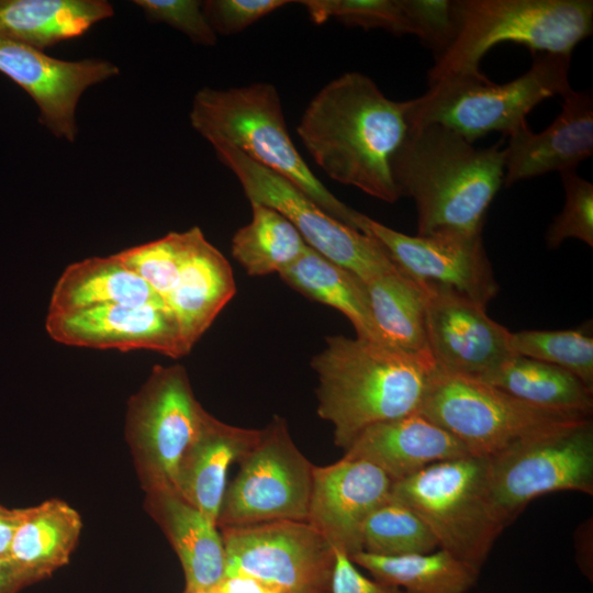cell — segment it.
I'll list each match as a JSON object with an SVG mask.
<instances>
[{
	"label": "cell",
	"mask_w": 593,
	"mask_h": 593,
	"mask_svg": "<svg viewBox=\"0 0 593 593\" xmlns=\"http://www.w3.org/2000/svg\"><path fill=\"white\" fill-rule=\"evenodd\" d=\"M407 100L389 99L368 76L350 71L326 83L306 105L296 132L333 180L393 203L391 170L409 123Z\"/></svg>",
	"instance_id": "obj_1"
},
{
	"label": "cell",
	"mask_w": 593,
	"mask_h": 593,
	"mask_svg": "<svg viewBox=\"0 0 593 593\" xmlns=\"http://www.w3.org/2000/svg\"><path fill=\"white\" fill-rule=\"evenodd\" d=\"M501 144L478 148L438 124L409 127L391 170L400 195L415 203L417 235L482 234L504 180Z\"/></svg>",
	"instance_id": "obj_2"
},
{
	"label": "cell",
	"mask_w": 593,
	"mask_h": 593,
	"mask_svg": "<svg viewBox=\"0 0 593 593\" xmlns=\"http://www.w3.org/2000/svg\"><path fill=\"white\" fill-rule=\"evenodd\" d=\"M311 366L318 377L317 414L344 450L367 427L417 413L437 372L432 357L344 335L326 337Z\"/></svg>",
	"instance_id": "obj_3"
},
{
	"label": "cell",
	"mask_w": 593,
	"mask_h": 593,
	"mask_svg": "<svg viewBox=\"0 0 593 593\" xmlns=\"http://www.w3.org/2000/svg\"><path fill=\"white\" fill-rule=\"evenodd\" d=\"M191 126L212 146L227 145L279 175L326 213L359 231L361 213L336 198L306 165L288 132L276 87H204L193 97Z\"/></svg>",
	"instance_id": "obj_4"
},
{
	"label": "cell",
	"mask_w": 593,
	"mask_h": 593,
	"mask_svg": "<svg viewBox=\"0 0 593 593\" xmlns=\"http://www.w3.org/2000/svg\"><path fill=\"white\" fill-rule=\"evenodd\" d=\"M458 29L435 59L428 83L455 76H482L483 56L505 42L535 54L571 56L593 31L592 0H457Z\"/></svg>",
	"instance_id": "obj_5"
},
{
	"label": "cell",
	"mask_w": 593,
	"mask_h": 593,
	"mask_svg": "<svg viewBox=\"0 0 593 593\" xmlns=\"http://www.w3.org/2000/svg\"><path fill=\"white\" fill-rule=\"evenodd\" d=\"M571 56L540 54L522 76L495 83L484 75L455 76L428 83L407 100L409 127L438 124L470 143L491 132L510 136L527 124V114L548 98L570 89Z\"/></svg>",
	"instance_id": "obj_6"
},
{
	"label": "cell",
	"mask_w": 593,
	"mask_h": 593,
	"mask_svg": "<svg viewBox=\"0 0 593 593\" xmlns=\"http://www.w3.org/2000/svg\"><path fill=\"white\" fill-rule=\"evenodd\" d=\"M391 496L413 510L443 549L479 572L505 528L488 483V459L465 456L394 481Z\"/></svg>",
	"instance_id": "obj_7"
},
{
	"label": "cell",
	"mask_w": 593,
	"mask_h": 593,
	"mask_svg": "<svg viewBox=\"0 0 593 593\" xmlns=\"http://www.w3.org/2000/svg\"><path fill=\"white\" fill-rule=\"evenodd\" d=\"M470 455L489 458L513 444L591 417L528 404L478 379L435 373L418 412Z\"/></svg>",
	"instance_id": "obj_8"
},
{
	"label": "cell",
	"mask_w": 593,
	"mask_h": 593,
	"mask_svg": "<svg viewBox=\"0 0 593 593\" xmlns=\"http://www.w3.org/2000/svg\"><path fill=\"white\" fill-rule=\"evenodd\" d=\"M488 483L507 527L535 499L561 491L593 494V422L578 419L486 458Z\"/></svg>",
	"instance_id": "obj_9"
},
{
	"label": "cell",
	"mask_w": 593,
	"mask_h": 593,
	"mask_svg": "<svg viewBox=\"0 0 593 593\" xmlns=\"http://www.w3.org/2000/svg\"><path fill=\"white\" fill-rule=\"evenodd\" d=\"M181 365L153 367L128 401L126 437L145 491H175L179 462L209 416Z\"/></svg>",
	"instance_id": "obj_10"
},
{
	"label": "cell",
	"mask_w": 593,
	"mask_h": 593,
	"mask_svg": "<svg viewBox=\"0 0 593 593\" xmlns=\"http://www.w3.org/2000/svg\"><path fill=\"white\" fill-rule=\"evenodd\" d=\"M227 484L217 527L307 519L313 468L294 445L287 423L275 416L238 462Z\"/></svg>",
	"instance_id": "obj_11"
},
{
	"label": "cell",
	"mask_w": 593,
	"mask_h": 593,
	"mask_svg": "<svg viewBox=\"0 0 593 593\" xmlns=\"http://www.w3.org/2000/svg\"><path fill=\"white\" fill-rule=\"evenodd\" d=\"M217 158L237 177L249 202L280 212L309 247L355 273L363 282L396 269L370 235L326 213L301 190L227 145L213 146Z\"/></svg>",
	"instance_id": "obj_12"
},
{
	"label": "cell",
	"mask_w": 593,
	"mask_h": 593,
	"mask_svg": "<svg viewBox=\"0 0 593 593\" xmlns=\"http://www.w3.org/2000/svg\"><path fill=\"white\" fill-rule=\"evenodd\" d=\"M225 575H246L282 593H331L335 548L305 521L222 527Z\"/></svg>",
	"instance_id": "obj_13"
},
{
	"label": "cell",
	"mask_w": 593,
	"mask_h": 593,
	"mask_svg": "<svg viewBox=\"0 0 593 593\" xmlns=\"http://www.w3.org/2000/svg\"><path fill=\"white\" fill-rule=\"evenodd\" d=\"M359 231L372 236L400 271L428 286L455 291L483 306L497 294L482 234L407 235L361 213Z\"/></svg>",
	"instance_id": "obj_14"
},
{
	"label": "cell",
	"mask_w": 593,
	"mask_h": 593,
	"mask_svg": "<svg viewBox=\"0 0 593 593\" xmlns=\"http://www.w3.org/2000/svg\"><path fill=\"white\" fill-rule=\"evenodd\" d=\"M423 286L428 347L438 371L481 380L515 355L512 332L492 320L485 306L455 291Z\"/></svg>",
	"instance_id": "obj_15"
},
{
	"label": "cell",
	"mask_w": 593,
	"mask_h": 593,
	"mask_svg": "<svg viewBox=\"0 0 593 593\" xmlns=\"http://www.w3.org/2000/svg\"><path fill=\"white\" fill-rule=\"evenodd\" d=\"M0 72L20 86L35 102L40 122L57 138L75 142L76 110L91 86L120 74L105 59L63 60L0 35Z\"/></svg>",
	"instance_id": "obj_16"
},
{
	"label": "cell",
	"mask_w": 593,
	"mask_h": 593,
	"mask_svg": "<svg viewBox=\"0 0 593 593\" xmlns=\"http://www.w3.org/2000/svg\"><path fill=\"white\" fill-rule=\"evenodd\" d=\"M45 329L63 345L121 351L145 349L171 358L189 354L165 304H109L47 313Z\"/></svg>",
	"instance_id": "obj_17"
},
{
	"label": "cell",
	"mask_w": 593,
	"mask_h": 593,
	"mask_svg": "<svg viewBox=\"0 0 593 593\" xmlns=\"http://www.w3.org/2000/svg\"><path fill=\"white\" fill-rule=\"evenodd\" d=\"M393 481L362 459L314 466L307 519L329 544L349 557L361 551V528L369 514L391 497Z\"/></svg>",
	"instance_id": "obj_18"
},
{
	"label": "cell",
	"mask_w": 593,
	"mask_h": 593,
	"mask_svg": "<svg viewBox=\"0 0 593 593\" xmlns=\"http://www.w3.org/2000/svg\"><path fill=\"white\" fill-rule=\"evenodd\" d=\"M561 98V111L547 128L534 133L525 124L507 136L505 187L553 171L575 170L581 161L592 156V93L571 88Z\"/></svg>",
	"instance_id": "obj_19"
},
{
	"label": "cell",
	"mask_w": 593,
	"mask_h": 593,
	"mask_svg": "<svg viewBox=\"0 0 593 593\" xmlns=\"http://www.w3.org/2000/svg\"><path fill=\"white\" fill-rule=\"evenodd\" d=\"M469 455L449 432L413 413L367 427L345 449L344 457L369 461L394 482L429 465Z\"/></svg>",
	"instance_id": "obj_20"
},
{
	"label": "cell",
	"mask_w": 593,
	"mask_h": 593,
	"mask_svg": "<svg viewBox=\"0 0 593 593\" xmlns=\"http://www.w3.org/2000/svg\"><path fill=\"white\" fill-rule=\"evenodd\" d=\"M190 238L177 284L165 301L190 353L236 293L232 267L200 227Z\"/></svg>",
	"instance_id": "obj_21"
},
{
	"label": "cell",
	"mask_w": 593,
	"mask_h": 593,
	"mask_svg": "<svg viewBox=\"0 0 593 593\" xmlns=\"http://www.w3.org/2000/svg\"><path fill=\"white\" fill-rule=\"evenodd\" d=\"M260 432L209 414L179 462L175 492L217 525L228 468L253 448Z\"/></svg>",
	"instance_id": "obj_22"
},
{
	"label": "cell",
	"mask_w": 593,
	"mask_h": 593,
	"mask_svg": "<svg viewBox=\"0 0 593 593\" xmlns=\"http://www.w3.org/2000/svg\"><path fill=\"white\" fill-rule=\"evenodd\" d=\"M147 508L181 562L186 589L213 591L226 574L225 548L216 523L171 490L148 492Z\"/></svg>",
	"instance_id": "obj_23"
},
{
	"label": "cell",
	"mask_w": 593,
	"mask_h": 593,
	"mask_svg": "<svg viewBox=\"0 0 593 593\" xmlns=\"http://www.w3.org/2000/svg\"><path fill=\"white\" fill-rule=\"evenodd\" d=\"M81 528L80 515L64 501L53 499L26 507L8 559L26 584L45 579L69 561Z\"/></svg>",
	"instance_id": "obj_24"
},
{
	"label": "cell",
	"mask_w": 593,
	"mask_h": 593,
	"mask_svg": "<svg viewBox=\"0 0 593 593\" xmlns=\"http://www.w3.org/2000/svg\"><path fill=\"white\" fill-rule=\"evenodd\" d=\"M109 304H165L115 254L69 265L56 281L47 313Z\"/></svg>",
	"instance_id": "obj_25"
},
{
	"label": "cell",
	"mask_w": 593,
	"mask_h": 593,
	"mask_svg": "<svg viewBox=\"0 0 593 593\" xmlns=\"http://www.w3.org/2000/svg\"><path fill=\"white\" fill-rule=\"evenodd\" d=\"M113 14L105 0H0V35L44 52Z\"/></svg>",
	"instance_id": "obj_26"
},
{
	"label": "cell",
	"mask_w": 593,
	"mask_h": 593,
	"mask_svg": "<svg viewBox=\"0 0 593 593\" xmlns=\"http://www.w3.org/2000/svg\"><path fill=\"white\" fill-rule=\"evenodd\" d=\"M374 326L384 345L432 357L426 331V292L398 268L365 282Z\"/></svg>",
	"instance_id": "obj_27"
},
{
	"label": "cell",
	"mask_w": 593,
	"mask_h": 593,
	"mask_svg": "<svg viewBox=\"0 0 593 593\" xmlns=\"http://www.w3.org/2000/svg\"><path fill=\"white\" fill-rule=\"evenodd\" d=\"M279 275L304 296L343 313L353 324L356 337L383 344L371 316L366 284L351 271L307 247Z\"/></svg>",
	"instance_id": "obj_28"
},
{
	"label": "cell",
	"mask_w": 593,
	"mask_h": 593,
	"mask_svg": "<svg viewBox=\"0 0 593 593\" xmlns=\"http://www.w3.org/2000/svg\"><path fill=\"white\" fill-rule=\"evenodd\" d=\"M480 381L542 409L591 416L593 390L571 372L514 355Z\"/></svg>",
	"instance_id": "obj_29"
},
{
	"label": "cell",
	"mask_w": 593,
	"mask_h": 593,
	"mask_svg": "<svg viewBox=\"0 0 593 593\" xmlns=\"http://www.w3.org/2000/svg\"><path fill=\"white\" fill-rule=\"evenodd\" d=\"M350 559L373 579L405 593H467L480 573L443 549L406 556H380L361 550Z\"/></svg>",
	"instance_id": "obj_30"
},
{
	"label": "cell",
	"mask_w": 593,
	"mask_h": 593,
	"mask_svg": "<svg viewBox=\"0 0 593 593\" xmlns=\"http://www.w3.org/2000/svg\"><path fill=\"white\" fill-rule=\"evenodd\" d=\"M251 220L232 238V255L251 277L280 273L309 247L299 231L280 212L250 202Z\"/></svg>",
	"instance_id": "obj_31"
},
{
	"label": "cell",
	"mask_w": 593,
	"mask_h": 593,
	"mask_svg": "<svg viewBox=\"0 0 593 593\" xmlns=\"http://www.w3.org/2000/svg\"><path fill=\"white\" fill-rule=\"evenodd\" d=\"M361 548L373 555L406 556L432 552L438 544L425 522L391 496L366 518Z\"/></svg>",
	"instance_id": "obj_32"
},
{
	"label": "cell",
	"mask_w": 593,
	"mask_h": 593,
	"mask_svg": "<svg viewBox=\"0 0 593 593\" xmlns=\"http://www.w3.org/2000/svg\"><path fill=\"white\" fill-rule=\"evenodd\" d=\"M515 355L560 367L593 390V338L580 329L511 333Z\"/></svg>",
	"instance_id": "obj_33"
},
{
	"label": "cell",
	"mask_w": 593,
	"mask_h": 593,
	"mask_svg": "<svg viewBox=\"0 0 593 593\" xmlns=\"http://www.w3.org/2000/svg\"><path fill=\"white\" fill-rule=\"evenodd\" d=\"M190 238L186 232H170L164 237L116 253V257L163 300L175 289Z\"/></svg>",
	"instance_id": "obj_34"
},
{
	"label": "cell",
	"mask_w": 593,
	"mask_h": 593,
	"mask_svg": "<svg viewBox=\"0 0 593 593\" xmlns=\"http://www.w3.org/2000/svg\"><path fill=\"white\" fill-rule=\"evenodd\" d=\"M296 3L315 24L335 19L347 26L382 29L394 35L411 34L401 0H302Z\"/></svg>",
	"instance_id": "obj_35"
},
{
	"label": "cell",
	"mask_w": 593,
	"mask_h": 593,
	"mask_svg": "<svg viewBox=\"0 0 593 593\" xmlns=\"http://www.w3.org/2000/svg\"><path fill=\"white\" fill-rule=\"evenodd\" d=\"M560 176L566 193L564 204L546 232V244L555 249L566 239L575 238L592 247L593 184L575 170L563 171Z\"/></svg>",
	"instance_id": "obj_36"
},
{
	"label": "cell",
	"mask_w": 593,
	"mask_h": 593,
	"mask_svg": "<svg viewBox=\"0 0 593 593\" xmlns=\"http://www.w3.org/2000/svg\"><path fill=\"white\" fill-rule=\"evenodd\" d=\"M411 34L428 47L435 59L452 43L458 29L456 0H401Z\"/></svg>",
	"instance_id": "obj_37"
},
{
	"label": "cell",
	"mask_w": 593,
	"mask_h": 593,
	"mask_svg": "<svg viewBox=\"0 0 593 593\" xmlns=\"http://www.w3.org/2000/svg\"><path fill=\"white\" fill-rule=\"evenodd\" d=\"M133 3L142 9L149 21L165 23L197 44L214 46L217 43V35L203 12L202 1L135 0Z\"/></svg>",
	"instance_id": "obj_38"
},
{
	"label": "cell",
	"mask_w": 593,
	"mask_h": 593,
	"mask_svg": "<svg viewBox=\"0 0 593 593\" xmlns=\"http://www.w3.org/2000/svg\"><path fill=\"white\" fill-rule=\"evenodd\" d=\"M291 2L287 0H206L202 1V9L216 35H231L244 31L259 19Z\"/></svg>",
	"instance_id": "obj_39"
},
{
	"label": "cell",
	"mask_w": 593,
	"mask_h": 593,
	"mask_svg": "<svg viewBox=\"0 0 593 593\" xmlns=\"http://www.w3.org/2000/svg\"><path fill=\"white\" fill-rule=\"evenodd\" d=\"M331 593H405L402 589L363 575L350 557L335 549Z\"/></svg>",
	"instance_id": "obj_40"
},
{
	"label": "cell",
	"mask_w": 593,
	"mask_h": 593,
	"mask_svg": "<svg viewBox=\"0 0 593 593\" xmlns=\"http://www.w3.org/2000/svg\"><path fill=\"white\" fill-rule=\"evenodd\" d=\"M214 593H282L281 591L264 584L246 575H225L214 589Z\"/></svg>",
	"instance_id": "obj_41"
},
{
	"label": "cell",
	"mask_w": 593,
	"mask_h": 593,
	"mask_svg": "<svg viewBox=\"0 0 593 593\" xmlns=\"http://www.w3.org/2000/svg\"><path fill=\"white\" fill-rule=\"evenodd\" d=\"M24 508L0 505V557H8L14 533L22 521Z\"/></svg>",
	"instance_id": "obj_42"
},
{
	"label": "cell",
	"mask_w": 593,
	"mask_h": 593,
	"mask_svg": "<svg viewBox=\"0 0 593 593\" xmlns=\"http://www.w3.org/2000/svg\"><path fill=\"white\" fill-rule=\"evenodd\" d=\"M24 585L25 581L8 557H0V593H16Z\"/></svg>",
	"instance_id": "obj_43"
},
{
	"label": "cell",
	"mask_w": 593,
	"mask_h": 593,
	"mask_svg": "<svg viewBox=\"0 0 593 593\" xmlns=\"http://www.w3.org/2000/svg\"><path fill=\"white\" fill-rule=\"evenodd\" d=\"M186 593H214V590L213 591H205V590H184Z\"/></svg>",
	"instance_id": "obj_44"
},
{
	"label": "cell",
	"mask_w": 593,
	"mask_h": 593,
	"mask_svg": "<svg viewBox=\"0 0 593 593\" xmlns=\"http://www.w3.org/2000/svg\"><path fill=\"white\" fill-rule=\"evenodd\" d=\"M183 593H186V591Z\"/></svg>",
	"instance_id": "obj_45"
}]
</instances>
